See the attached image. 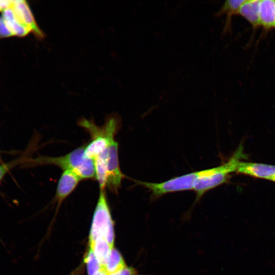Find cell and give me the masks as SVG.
Instances as JSON below:
<instances>
[{"instance_id":"1","label":"cell","mask_w":275,"mask_h":275,"mask_svg":"<svg viewBox=\"0 0 275 275\" xmlns=\"http://www.w3.org/2000/svg\"><path fill=\"white\" fill-rule=\"evenodd\" d=\"M85 145L78 147L69 153L58 157L39 156L28 159L27 163L35 166L50 164L57 166L63 171L69 170L77 175L81 179L95 178L94 160L85 154Z\"/></svg>"},{"instance_id":"2","label":"cell","mask_w":275,"mask_h":275,"mask_svg":"<svg viewBox=\"0 0 275 275\" xmlns=\"http://www.w3.org/2000/svg\"><path fill=\"white\" fill-rule=\"evenodd\" d=\"M243 155L240 147L226 163L216 167L201 171V176L196 182L194 189L198 201L208 190L225 183L230 175L236 172L240 159Z\"/></svg>"},{"instance_id":"3","label":"cell","mask_w":275,"mask_h":275,"mask_svg":"<svg viewBox=\"0 0 275 275\" xmlns=\"http://www.w3.org/2000/svg\"><path fill=\"white\" fill-rule=\"evenodd\" d=\"M98 237L103 238L112 247H114V223L104 190H100L92 219L89 241Z\"/></svg>"},{"instance_id":"4","label":"cell","mask_w":275,"mask_h":275,"mask_svg":"<svg viewBox=\"0 0 275 275\" xmlns=\"http://www.w3.org/2000/svg\"><path fill=\"white\" fill-rule=\"evenodd\" d=\"M106 187L117 193L125 175L121 171L118 156V143L115 141L107 150Z\"/></svg>"},{"instance_id":"5","label":"cell","mask_w":275,"mask_h":275,"mask_svg":"<svg viewBox=\"0 0 275 275\" xmlns=\"http://www.w3.org/2000/svg\"><path fill=\"white\" fill-rule=\"evenodd\" d=\"M11 8L17 20L29 28L36 37L40 39L44 37V34L38 26L27 2L12 1Z\"/></svg>"},{"instance_id":"6","label":"cell","mask_w":275,"mask_h":275,"mask_svg":"<svg viewBox=\"0 0 275 275\" xmlns=\"http://www.w3.org/2000/svg\"><path fill=\"white\" fill-rule=\"evenodd\" d=\"M81 178L75 173L69 170L63 171L59 180L54 201L58 209L62 203L74 190Z\"/></svg>"},{"instance_id":"7","label":"cell","mask_w":275,"mask_h":275,"mask_svg":"<svg viewBox=\"0 0 275 275\" xmlns=\"http://www.w3.org/2000/svg\"><path fill=\"white\" fill-rule=\"evenodd\" d=\"M236 173L270 180L275 176V166L240 160Z\"/></svg>"},{"instance_id":"8","label":"cell","mask_w":275,"mask_h":275,"mask_svg":"<svg viewBox=\"0 0 275 275\" xmlns=\"http://www.w3.org/2000/svg\"><path fill=\"white\" fill-rule=\"evenodd\" d=\"M259 21L265 29L275 28V0L260 1Z\"/></svg>"},{"instance_id":"9","label":"cell","mask_w":275,"mask_h":275,"mask_svg":"<svg viewBox=\"0 0 275 275\" xmlns=\"http://www.w3.org/2000/svg\"><path fill=\"white\" fill-rule=\"evenodd\" d=\"M259 0H246L241 6L238 14L244 17L253 28L260 26Z\"/></svg>"},{"instance_id":"10","label":"cell","mask_w":275,"mask_h":275,"mask_svg":"<svg viewBox=\"0 0 275 275\" xmlns=\"http://www.w3.org/2000/svg\"><path fill=\"white\" fill-rule=\"evenodd\" d=\"M2 16L13 36L23 37L32 32L29 28L17 20L11 7L2 11Z\"/></svg>"},{"instance_id":"11","label":"cell","mask_w":275,"mask_h":275,"mask_svg":"<svg viewBox=\"0 0 275 275\" xmlns=\"http://www.w3.org/2000/svg\"><path fill=\"white\" fill-rule=\"evenodd\" d=\"M88 248L92 251L103 268L113 248L105 239L98 237L88 241Z\"/></svg>"},{"instance_id":"12","label":"cell","mask_w":275,"mask_h":275,"mask_svg":"<svg viewBox=\"0 0 275 275\" xmlns=\"http://www.w3.org/2000/svg\"><path fill=\"white\" fill-rule=\"evenodd\" d=\"M245 0H228L226 1L220 10L217 12L216 16H220L226 14V22L224 30L226 32L230 30L232 17L238 14L239 9Z\"/></svg>"},{"instance_id":"13","label":"cell","mask_w":275,"mask_h":275,"mask_svg":"<svg viewBox=\"0 0 275 275\" xmlns=\"http://www.w3.org/2000/svg\"><path fill=\"white\" fill-rule=\"evenodd\" d=\"M127 266L121 253L113 248L103 269L107 274L117 272Z\"/></svg>"},{"instance_id":"14","label":"cell","mask_w":275,"mask_h":275,"mask_svg":"<svg viewBox=\"0 0 275 275\" xmlns=\"http://www.w3.org/2000/svg\"><path fill=\"white\" fill-rule=\"evenodd\" d=\"M84 262L86 265L88 275H95L103 268L92 251L89 248L84 256Z\"/></svg>"},{"instance_id":"15","label":"cell","mask_w":275,"mask_h":275,"mask_svg":"<svg viewBox=\"0 0 275 275\" xmlns=\"http://www.w3.org/2000/svg\"><path fill=\"white\" fill-rule=\"evenodd\" d=\"M28 158L26 155H22L6 163H0V183L9 171L19 164L25 163Z\"/></svg>"},{"instance_id":"16","label":"cell","mask_w":275,"mask_h":275,"mask_svg":"<svg viewBox=\"0 0 275 275\" xmlns=\"http://www.w3.org/2000/svg\"><path fill=\"white\" fill-rule=\"evenodd\" d=\"M14 36L2 16H0V38Z\"/></svg>"},{"instance_id":"17","label":"cell","mask_w":275,"mask_h":275,"mask_svg":"<svg viewBox=\"0 0 275 275\" xmlns=\"http://www.w3.org/2000/svg\"><path fill=\"white\" fill-rule=\"evenodd\" d=\"M108 275H138V271L134 268L127 266L120 270Z\"/></svg>"},{"instance_id":"18","label":"cell","mask_w":275,"mask_h":275,"mask_svg":"<svg viewBox=\"0 0 275 275\" xmlns=\"http://www.w3.org/2000/svg\"><path fill=\"white\" fill-rule=\"evenodd\" d=\"M95 275H108L107 273L105 271V270L102 268Z\"/></svg>"},{"instance_id":"19","label":"cell","mask_w":275,"mask_h":275,"mask_svg":"<svg viewBox=\"0 0 275 275\" xmlns=\"http://www.w3.org/2000/svg\"><path fill=\"white\" fill-rule=\"evenodd\" d=\"M270 181L275 182V176H274L271 178V179L270 180Z\"/></svg>"},{"instance_id":"20","label":"cell","mask_w":275,"mask_h":275,"mask_svg":"<svg viewBox=\"0 0 275 275\" xmlns=\"http://www.w3.org/2000/svg\"><path fill=\"white\" fill-rule=\"evenodd\" d=\"M0 161H1V156H0Z\"/></svg>"}]
</instances>
